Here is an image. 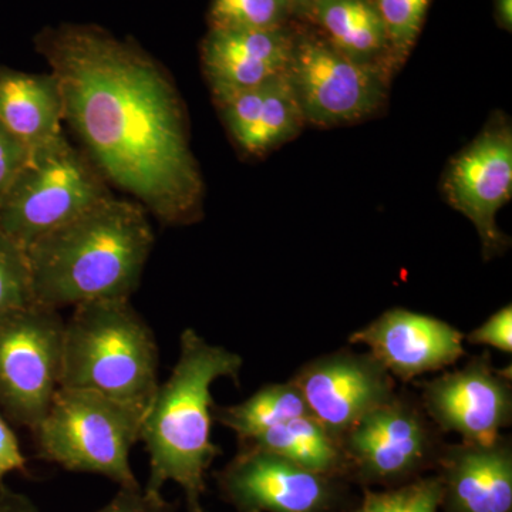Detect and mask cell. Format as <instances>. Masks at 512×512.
<instances>
[{"mask_svg": "<svg viewBox=\"0 0 512 512\" xmlns=\"http://www.w3.org/2000/svg\"><path fill=\"white\" fill-rule=\"evenodd\" d=\"M146 208L110 197L26 248L33 299L50 309L130 299L154 245Z\"/></svg>", "mask_w": 512, "mask_h": 512, "instance_id": "cell-2", "label": "cell"}, {"mask_svg": "<svg viewBox=\"0 0 512 512\" xmlns=\"http://www.w3.org/2000/svg\"><path fill=\"white\" fill-rule=\"evenodd\" d=\"M349 340L365 345L393 379L403 382L447 369L466 353L460 330L434 316L402 308L382 313Z\"/></svg>", "mask_w": 512, "mask_h": 512, "instance_id": "cell-14", "label": "cell"}, {"mask_svg": "<svg viewBox=\"0 0 512 512\" xmlns=\"http://www.w3.org/2000/svg\"><path fill=\"white\" fill-rule=\"evenodd\" d=\"M441 507L446 512H512V448L461 441L441 457Z\"/></svg>", "mask_w": 512, "mask_h": 512, "instance_id": "cell-17", "label": "cell"}, {"mask_svg": "<svg viewBox=\"0 0 512 512\" xmlns=\"http://www.w3.org/2000/svg\"><path fill=\"white\" fill-rule=\"evenodd\" d=\"M217 480L239 512H323L333 500L330 477L251 446H242Z\"/></svg>", "mask_w": 512, "mask_h": 512, "instance_id": "cell-13", "label": "cell"}, {"mask_svg": "<svg viewBox=\"0 0 512 512\" xmlns=\"http://www.w3.org/2000/svg\"><path fill=\"white\" fill-rule=\"evenodd\" d=\"M295 10L292 0H211L210 29L275 30L285 28Z\"/></svg>", "mask_w": 512, "mask_h": 512, "instance_id": "cell-22", "label": "cell"}, {"mask_svg": "<svg viewBox=\"0 0 512 512\" xmlns=\"http://www.w3.org/2000/svg\"><path fill=\"white\" fill-rule=\"evenodd\" d=\"M295 36L275 30L210 29L201 63L212 96L258 86L288 73Z\"/></svg>", "mask_w": 512, "mask_h": 512, "instance_id": "cell-15", "label": "cell"}, {"mask_svg": "<svg viewBox=\"0 0 512 512\" xmlns=\"http://www.w3.org/2000/svg\"><path fill=\"white\" fill-rule=\"evenodd\" d=\"M0 123L28 150L63 134V97L56 77L0 64Z\"/></svg>", "mask_w": 512, "mask_h": 512, "instance_id": "cell-18", "label": "cell"}, {"mask_svg": "<svg viewBox=\"0 0 512 512\" xmlns=\"http://www.w3.org/2000/svg\"><path fill=\"white\" fill-rule=\"evenodd\" d=\"M242 446L269 451L320 476L332 477L346 467L340 441L311 414L272 427Z\"/></svg>", "mask_w": 512, "mask_h": 512, "instance_id": "cell-20", "label": "cell"}, {"mask_svg": "<svg viewBox=\"0 0 512 512\" xmlns=\"http://www.w3.org/2000/svg\"><path fill=\"white\" fill-rule=\"evenodd\" d=\"M35 305L26 249L0 231V316Z\"/></svg>", "mask_w": 512, "mask_h": 512, "instance_id": "cell-24", "label": "cell"}, {"mask_svg": "<svg viewBox=\"0 0 512 512\" xmlns=\"http://www.w3.org/2000/svg\"><path fill=\"white\" fill-rule=\"evenodd\" d=\"M309 12L342 55L392 74L389 40L373 0H318Z\"/></svg>", "mask_w": 512, "mask_h": 512, "instance_id": "cell-19", "label": "cell"}, {"mask_svg": "<svg viewBox=\"0 0 512 512\" xmlns=\"http://www.w3.org/2000/svg\"><path fill=\"white\" fill-rule=\"evenodd\" d=\"M229 134L249 156L262 157L301 133L306 121L288 73L214 96Z\"/></svg>", "mask_w": 512, "mask_h": 512, "instance_id": "cell-16", "label": "cell"}, {"mask_svg": "<svg viewBox=\"0 0 512 512\" xmlns=\"http://www.w3.org/2000/svg\"><path fill=\"white\" fill-rule=\"evenodd\" d=\"M346 466L367 483L412 476L431 456L434 434L419 407L394 394L340 439Z\"/></svg>", "mask_w": 512, "mask_h": 512, "instance_id": "cell-11", "label": "cell"}, {"mask_svg": "<svg viewBox=\"0 0 512 512\" xmlns=\"http://www.w3.org/2000/svg\"><path fill=\"white\" fill-rule=\"evenodd\" d=\"M177 507L163 494H151L144 487H120L109 504L96 512H175Z\"/></svg>", "mask_w": 512, "mask_h": 512, "instance_id": "cell-27", "label": "cell"}, {"mask_svg": "<svg viewBox=\"0 0 512 512\" xmlns=\"http://www.w3.org/2000/svg\"><path fill=\"white\" fill-rule=\"evenodd\" d=\"M464 342L471 345L490 346L511 355L512 352V308L504 306L493 313L484 323L473 332L464 336Z\"/></svg>", "mask_w": 512, "mask_h": 512, "instance_id": "cell-26", "label": "cell"}, {"mask_svg": "<svg viewBox=\"0 0 512 512\" xmlns=\"http://www.w3.org/2000/svg\"><path fill=\"white\" fill-rule=\"evenodd\" d=\"M147 410L90 390L60 387L32 431L40 457L73 473L103 476L138 487L130 464Z\"/></svg>", "mask_w": 512, "mask_h": 512, "instance_id": "cell-5", "label": "cell"}, {"mask_svg": "<svg viewBox=\"0 0 512 512\" xmlns=\"http://www.w3.org/2000/svg\"><path fill=\"white\" fill-rule=\"evenodd\" d=\"M244 359L224 346L211 345L195 330L181 333L180 357L173 372L158 384L143 424L150 474L144 490L163 494L167 483L183 488L188 510L200 512L205 476L221 448L212 441V384L238 382Z\"/></svg>", "mask_w": 512, "mask_h": 512, "instance_id": "cell-3", "label": "cell"}, {"mask_svg": "<svg viewBox=\"0 0 512 512\" xmlns=\"http://www.w3.org/2000/svg\"><path fill=\"white\" fill-rule=\"evenodd\" d=\"M421 399L429 419L464 443H495L511 424V375L495 369L487 353L424 383Z\"/></svg>", "mask_w": 512, "mask_h": 512, "instance_id": "cell-10", "label": "cell"}, {"mask_svg": "<svg viewBox=\"0 0 512 512\" xmlns=\"http://www.w3.org/2000/svg\"><path fill=\"white\" fill-rule=\"evenodd\" d=\"M382 18L393 67L400 66L413 49L430 0H373Z\"/></svg>", "mask_w": 512, "mask_h": 512, "instance_id": "cell-23", "label": "cell"}, {"mask_svg": "<svg viewBox=\"0 0 512 512\" xmlns=\"http://www.w3.org/2000/svg\"><path fill=\"white\" fill-rule=\"evenodd\" d=\"M495 15L500 25L511 32L512 29V0H495Z\"/></svg>", "mask_w": 512, "mask_h": 512, "instance_id": "cell-31", "label": "cell"}, {"mask_svg": "<svg viewBox=\"0 0 512 512\" xmlns=\"http://www.w3.org/2000/svg\"><path fill=\"white\" fill-rule=\"evenodd\" d=\"M295 8H303V9H311L313 3L318 2V0H292Z\"/></svg>", "mask_w": 512, "mask_h": 512, "instance_id": "cell-32", "label": "cell"}, {"mask_svg": "<svg viewBox=\"0 0 512 512\" xmlns=\"http://www.w3.org/2000/svg\"><path fill=\"white\" fill-rule=\"evenodd\" d=\"M443 500L440 477L421 478L384 493H367L355 512H439Z\"/></svg>", "mask_w": 512, "mask_h": 512, "instance_id": "cell-25", "label": "cell"}, {"mask_svg": "<svg viewBox=\"0 0 512 512\" xmlns=\"http://www.w3.org/2000/svg\"><path fill=\"white\" fill-rule=\"evenodd\" d=\"M0 512H39V507L28 495L0 483Z\"/></svg>", "mask_w": 512, "mask_h": 512, "instance_id": "cell-30", "label": "cell"}, {"mask_svg": "<svg viewBox=\"0 0 512 512\" xmlns=\"http://www.w3.org/2000/svg\"><path fill=\"white\" fill-rule=\"evenodd\" d=\"M64 320L30 305L0 316V407L13 423L35 430L60 389Z\"/></svg>", "mask_w": 512, "mask_h": 512, "instance_id": "cell-7", "label": "cell"}, {"mask_svg": "<svg viewBox=\"0 0 512 512\" xmlns=\"http://www.w3.org/2000/svg\"><path fill=\"white\" fill-rule=\"evenodd\" d=\"M110 197L99 168L60 134L29 150L0 198V231L26 249Z\"/></svg>", "mask_w": 512, "mask_h": 512, "instance_id": "cell-6", "label": "cell"}, {"mask_svg": "<svg viewBox=\"0 0 512 512\" xmlns=\"http://www.w3.org/2000/svg\"><path fill=\"white\" fill-rule=\"evenodd\" d=\"M16 471L26 473V458L20 450L18 437L0 416V483Z\"/></svg>", "mask_w": 512, "mask_h": 512, "instance_id": "cell-29", "label": "cell"}, {"mask_svg": "<svg viewBox=\"0 0 512 512\" xmlns=\"http://www.w3.org/2000/svg\"><path fill=\"white\" fill-rule=\"evenodd\" d=\"M158 384L156 336L130 299L74 306L64 322L60 387L147 410Z\"/></svg>", "mask_w": 512, "mask_h": 512, "instance_id": "cell-4", "label": "cell"}, {"mask_svg": "<svg viewBox=\"0 0 512 512\" xmlns=\"http://www.w3.org/2000/svg\"><path fill=\"white\" fill-rule=\"evenodd\" d=\"M35 46L62 92L64 121L107 181L167 225L201 217L204 184L170 77L137 43L63 23Z\"/></svg>", "mask_w": 512, "mask_h": 512, "instance_id": "cell-1", "label": "cell"}, {"mask_svg": "<svg viewBox=\"0 0 512 512\" xmlns=\"http://www.w3.org/2000/svg\"><path fill=\"white\" fill-rule=\"evenodd\" d=\"M291 382L306 409L335 439L394 394L393 376L370 353L339 350L302 366Z\"/></svg>", "mask_w": 512, "mask_h": 512, "instance_id": "cell-9", "label": "cell"}, {"mask_svg": "<svg viewBox=\"0 0 512 512\" xmlns=\"http://www.w3.org/2000/svg\"><path fill=\"white\" fill-rule=\"evenodd\" d=\"M288 76L306 123L340 126L372 116L386 100L389 74L342 55L325 39L295 36Z\"/></svg>", "mask_w": 512, "mask_h": 512, "instance_id": "cell-8", "label": "cell"}, {"mask_svg": "<svg viewBox=\"0 0 512 512\" xmlns=\"http://www.w3.org/2000/svg\"><path fill=\"white\" fill-rule=\"evenodd\" d=\"M306 414L309 413L305 400L289 380L286 383L268 384L245 402L221 409L215 407L214 420L234 431L241 443H247L272 427Z\"/></svg>", "mask_w": 512, "mask_h": 512, "instance_id": "cell-21", "label": "cell"}, {"mask_svg": "<svg viewBox=\"0 0 512 512\" xmlns=\"http://www.w3.org/2000/svg\"><path fill=\"white\" fill-rule=\"evenodd\" d=\"M29 150L0 123V198L8 190L20 167L28 158Z\"/></svg>", "mask_w": 512, "mask_h": 512, "instance_id": "cell-28", "label": "cell"}, {"mask_svg": "<svg viewBox=\"0 0 512 512\" xmlns=\"http://www.w3.org/2000/svg\"><path fill=\"white\" fill-rule=\"evenodd\" d=\"M200 512H205L204 510H201Z\"/></svg>", "mask_w": 512, "mask_h": 512, "instance_id": "cell-33", "label": "cell"}, {"mask_svg": "<svg viewBox=\"0 0 512 512\" xmlns=\"http://www.w3.org/2000/svg\"><path fill=\"white\" fill-rule=\"evenodd\" d=\"M444 192L451 207L476 227L484 254L503 251L507 238L497 227V214L512 194L510 127L488 128L454 158L444 180Z\"/></svg>", "mask_w": 512, "mask_h": 512, "instance_id": "cell-12", "label": "cell"}]
</instances>
